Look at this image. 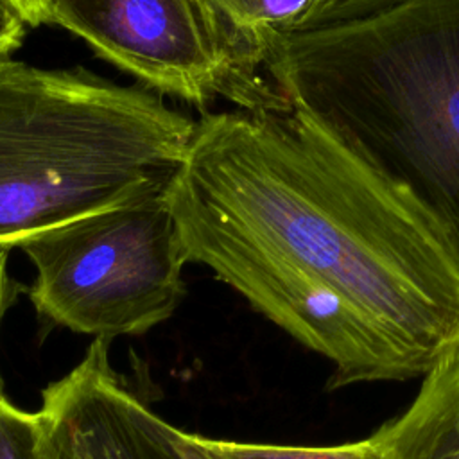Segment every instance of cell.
Returning a JSON list of instances; mask_svg holds the SVG:
<instances>
[{
  "mask_svg": "<svg viewBox=\"0 0 459 459\" xmlns=\"http://www.w3.org/2000/svg\"><path fill=\"white\" fill-rule=\"evenodd\" d=\"M27 29L29 25L20 13L0 0V56H11L23 43Z\"/></svg>",
  "mask_w": 459,
  "mask_h": 459,
  "instance_id": "cell-12",
  "label": "cell"
},
{
  "mask_svg": "<svg viewBox=\"0 0 459 459\" xmlns=\"http://www.w3.org/2000/svg\"><path fill=\"white\" fill-rule=\"evenodd\" d=\"M289 106L403 186L459 253V0H400L271 38Z\"/></svg>",
  "mask_w": 459,
  "mask_h": 459,
  "instance_id": "cell-2",
  "label": "cell"
},
{
  "mask_svg": "<svg viewBox=\"0 0 459 459\" xmlns=\"http://www.w3.org/2000/svg\"><path fill=\"white\" fill-rule=\"evenodd\" d=\"M194 127L143 84L0 56V247L165 194Z\"/></svg>",
  "mask_w": 459,
  "mask_h": 459,
  "instance_id": "cell-3",
  "label": "cell"
},
{
  "mask_svg": "<svg viewBox=\"0 0 459 459\" xmlns=\"http://www.w3.org/2000/svg\"><path fill=\"white\" fill-rule=\"evenodd\" d=\"M13 298H14V283L9 276V260L5 255L0 253V326ZM0 389H2V382H0Z\"/></svg>",
  "mask_w": 459,
  "mask_h": 459,
  "instance_id": "cell-14",
  "label": "cell"
},
{
  "mask_svg": "<svg viewBox=\"0 0 459 459\" xmlns=\"http://www.w3.org/2000/svg\"><path fill=\"white\" fill-rule=\"evenodd\" d=\"M165 199L183 246H235L316 278L420 377L459 351V253L448 233L303 113H204Z\"/></svg>",
  "mask_w": 459,
  "mask_h": 459,
  "instance_id": "cell-1",
  "label": "cell"
},
{
  "mask_svg": "<svg viewBox=\"0 0 459 459\" xmlns=\"http://www.w3.org/2000/svg\"><path fill=\"white\" fill-rule=\"evenodd\" d=\"M41 319L93 339L142 335L185 296L188 264L165 194L108 208L20 246Z\"/></svg>",
  "mask_w": 459,
  "mask_h": 459,
  "instance_id": "cell-4",
  "label": "cell"
},
{
  "mask_svg": "<svg viewBox=\"0 0 459 459\" xmlns=\"http://www.w3.org/2000/svg\"><path fill=\"white\" fill-rule=\"evenodd\" d=\"M194 436L208 459H387L373 436L328 446L246 443Z\"/></svg>",
  "mask_w": 459,
  "mask_h": 459,
  "instance_id": "cell-9",
  "label": "cell"
},
{
  "mask_svg": "<svg viewBox=\"0 0 459 459\" xmlns=\"http://www.w3.org/2000/svg\"><path fill=\"white\" fill-rule=\"evenodd\" d=\"M396 2L400 0H332L328 7L319 14V18L314 22V25L351 20L368 13L385 9Z\"/></svg>",
  "mask_w": 459,
  "mask_h": 459,
  "instance_id": "cell-11",
  "label": "cell"
},
{
  "mask_svg": "<svg viewBox=\"0 0 459 459\" xmlns=\"http://www.w3.org/2000/svg\"><path fill=\"white\" fill-rule=\"evenodd\" d=\"M0 459H41L34 412L16 407L0 389Z\"/></svg>",
  "mask_w": 459,
  "mask_h": 459,
  "instance_id": "cell-10",
  "label": "cell"
},
{
  "mask_svg": "<svg viewBox=\"0 0 459 459\" xmlns=\"http://www.w3.org/2000/svg\"><path fill=\"white\" fill-rule=\"evenodd\" d=\"M41 459H208L195 436L174 427L117 375L109 341L41 391L34 412Z\"/></svg>",
  "mask_w": 459,
  "mask_h": 459,
  "instance_id": "cell-6",
  "label": "cell"
},
{
  "mask_svg": "<svg viewBox=\"0 0 459 459\" xmlns=\"http://www.w3.org/2000/svg\"><path fill=\"white\" fill-rule=\"evenodd\" d=\"M371 436L387 459H459V351L432 368L412 403Z\"/></svg>",
  "mask_w": 459,
  "mask_h": 459,
  "instance_id": "cell-7",
  "label": "cell"
},
{
  "mask_svg": "<svg viewBox=\"0 0 459 459\" xmlns=\"http://www.w3.org/2000/svg\"><path fill=\"white\" fill-rule=\"evenodd\" d=\"M45 23L79 36L160 95L199 108L215 99L247 111L290 108L262 52L215 0H47Z\"/></svg>",
  "mask_w": 459,
  "mask_h": 459,
  "instance_id": "cell-5",
  "label": "cell"
},
{
  "mask_svg": "<svg viewBox=\"0 0 459 459\" xmlns=\"http://www.w3.org/2000/svg\"><path fill=\"white\" fill-rule=\"evenodd\" d=\"M5 2L20 13V16L25 20L29 27H38L45 23L47 0H5Z\"/></svg>",
  "mask_w": 459,
  "mask_h": 459,
  "instance_id": "cell-13",
  "label": "cell"
},
{
  "mask_svg": "<svg viewBox=\"0 0 459 459\" xmlns=\"http://www.w3.org/2000/svg\"><path fill=\"white\" fill-rule=\"evenodd\" d=\"M332 0H215L233 27L264 57L265 43L280 34L299 30L316 22Z\"/></svg>",
  "mask_w": 459,
  "mask_h": 459,
  "instance_id": "cell-8",
  "label": "cell"
}]
</instances>
